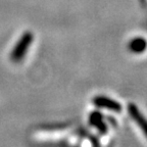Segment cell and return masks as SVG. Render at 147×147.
Masks as SVG:
<instances>
[{
  "instance_id": "6da1fadb",
  "label": "cell",
  "mask_w": 147,
  "mask_h": 147,
  "mask_svg": "<svg viewBox=\"0 0 147 147\" xmlns=\"http://www.w3.org/2000/svg\"><path fill=\"white\" fill-rule=\"evenodd\" d=\"M34 41V34L30 31H27L21 36L18 40L16 45L13 46L11 52H10V59L16 63L21 62L27 55L30 46Z\"/></svg>"
},
{
  "instance_id": "7a4b0ae2",
  "label": "cell",
  "mask_w": 147,
  "mask_h": 147,
  "mask_svg": "<svg viewBox=\"0 0 147 147\" xmlns=\"http://www.w3.org/2000/svg\"><path fill=\"white\" fill-rule=\"evenodd\" d=\"M93 104L98 108H103V109H108L110 111L115 113H121L122 111V105L119 102H117L115 99H111L104 95H98L95 96L92 100Z\"/></svg>"
},
{
  "instance_id": "3957f363",
  "label": "cell",
  "mask_w": 147,
  "mask_h": 147,
  "mask_svg": "<svg viewBox=\"0 0 147 147\" xmlns=\"http://www.w3.org/2000/svg\"><path fill=\"white\" fill-rule=\"evenodd\" d=\"M128 113L130 115V117L133 119V121L140 127L142 132L147 135V123L145 117H143L142 113H141L139 108L136 106V104L134 103H129L128 104Z\"/></svg>"
},
{
  "instance_id": "277c9868",
  "label": "cell",
  "mask_w": 147,
  "mask_h": 147,
  "mask_svg": "<svg viewBox=\"0 0 147 147\" xmlns=\"http://www.w3.org/2000/svg\"><path fill=\"white\" fill-rule=\"evenodd\" d=\"M89 123L91 126H93L95 129H97L101 134L107 133V125L104 123L102 113L98 111H93L89 115Z\"/></svg>"
},
{
  "instance_id": "5b68a950",
  "label": "cell",
  "mask_w": 147,
  "mask_h": 147,
  "mask_svg": "<svg viewBox=\"0 0 147 147\" xmlns=\"http://www.w3.org/2000/svg\"><path fill=\"white\" fill-rule=\"evenodd\" d=\"M128 48L131 52L135 53V54L143 53L146 49V41L143 37H135L129 42Z\"/></svg>"
}]
</instances>
